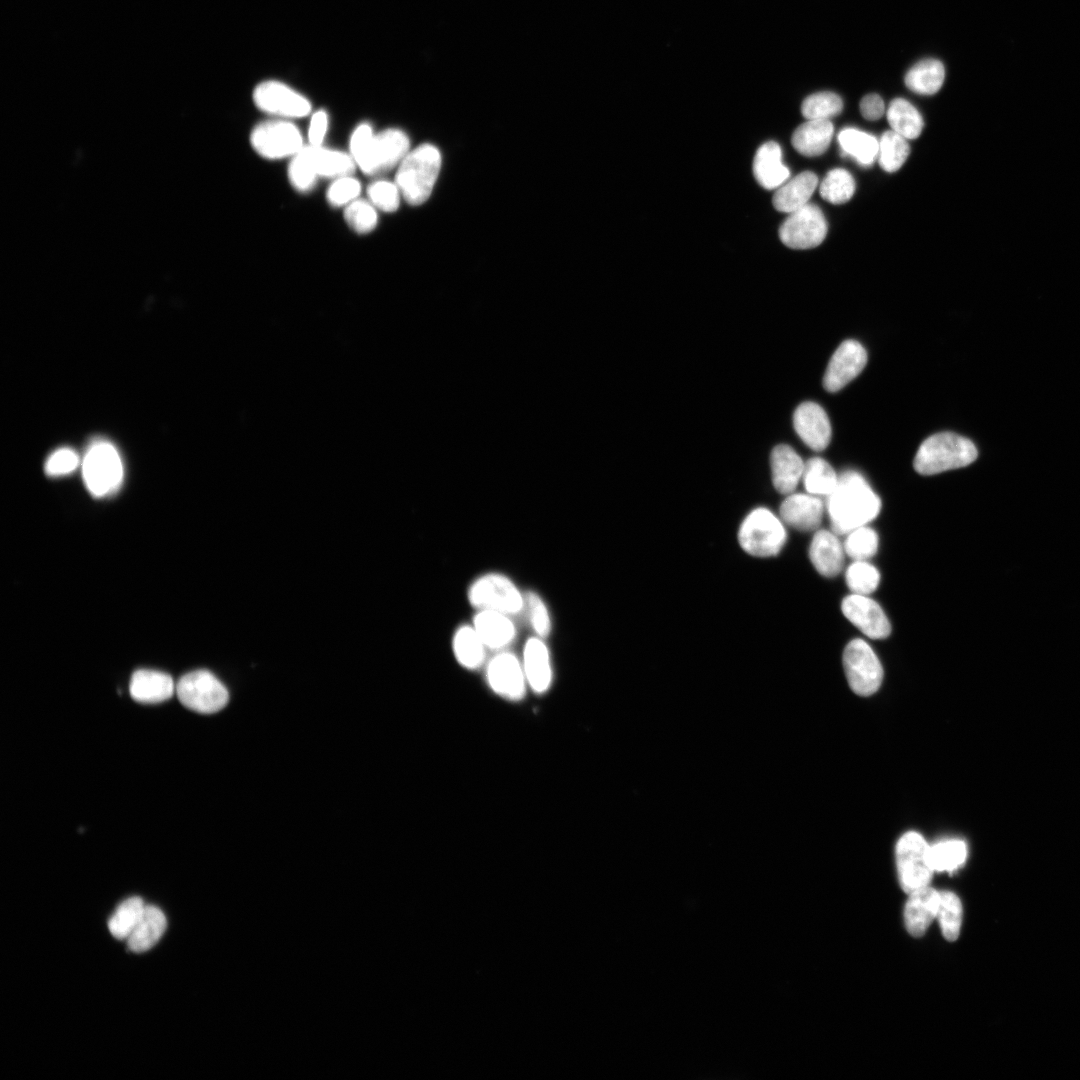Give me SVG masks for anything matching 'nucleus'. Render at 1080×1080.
<instances>
[{
	"mask_svg": "<svg viewBox=\"0 0 1080 1080\" xmlns=\"http://www.w3.org/2000/svg\"><path fill=\"white\" fill-rule=\"evenodd\" d=\"M967 855V845L960 839L942 840L929 846V859L934 872L955 871L965 863Z\"/></svg>",
	"mask_w": 1080,
	"mask_h": 1080,
	"instance_id": "nucleus-35",
	"label": "nucleus"
},
{
	"mask_svg": "<svg viewBox=\"0 0 1080 1080\" xmlns=\"http://www.w3.org/2000/svg\"><path fill=\"white\" fill-rule=\"evenodd\" d=\"M253 100L261 111L282 118H301L311 111L306 97L275 80L258 84L253 92Z\"/></svg>",
	"mask_w": 1080,
	"mask_h": 1080,
	"instance_id": "nucleus-13",
	"label": "nucleus"
},
{
	"mask_svg": "<svg viewBox=\"0 0 1080 1080\" xmlns=\"http://www.w3.org/2000/svg\"><path fill=\"white\" fill-rule=\"evenodd\" d=\"M524 598V609L526 608L533 631L542 639L547 637L551 632V619L545 603L534 592H527Z\"/></svg>",
	"mask_w": 1080,
	"mask_h": 1080,
	"instance_id": "nucleus-46",
	"label": "nucleus"
},
{
	"mask_svg": "<svg viewBox=\"0 0 1080 1080\" xmlns=\"http://www.w3.org/2000/svg\"><path fill=\"white\" fill-rule=\"evenodd\" d=\"M288 177L292 186L300 192H307L314 187L318 177L310 165L304 147L292 157L288 166Z\"/></svg>",
	"mask_w": 1080,
	"mask_h": 1080,
	"instance_id": "nucleus-44",
	"label": "nucleus"
},
{
	"mask_svg": "<svg viewBox=\"0 0 1080 1080\" xmlns=\"http://www.w3.org/2000/svg\"><path fill=\"white\" fill-rule=\"evenodd\" d=\"M860 112L867 120H878L885 112L883 99L877 94H868L860 101Z\"/></svg>",
	"mask_w": 1080,
	"mask_h": 1080,
	"instance_id": "nucleus-50",
	"label": "nucleus"
},
{
	"mask_svg": "<svg viewBox=\"0 0 1080 1080\" xmlns=\"http://www.w3.org/2000/svg\"><path fill=\"white\" fill-rule=\"evenodd\" d=\"M805 462L789 445L780 444L773 448L770 455V467L774 488L783 495L793 493L802 479Z\"/></svg>",
	"mask_w": 1080,
	"mask_h": 1080,
	"instance_id": "nucleus-20",
	"label": "nucleus"
},
{
	"mask_svg": "<svg viewBox=\"0 0 1080 1080\" xmlns=\"http://www.w3.org/2000/svg\"><path fill=\"white\" fill-rule=\"evenodd\" d=\"M945 79L943 63L935 58L916 62L905 74L908 89L920 95H933L942 87Z\"/></svg>",
	"mask_w": 1080,
	"mask_h": 1080,
	"instance_id": "nucleus-30",
	"label": "nucleus"
},
{
	"mask_svg": "<svg viewBox=\"0 0 1080 1080\" xmlns=\"http://www.w3.org/2000/svg\"><path fill=\"white\" fill-rule=\"evenodd\" d=\"M176 693L185 707L203 714L220 711L229 700L226 687L208 670H195L182 676L176 684Z\"/></svg>",
	"mask_w": 1080,
	"mask_h": 1080,
	"instance_id": "nucleus-9",
	"label": "nucleus"
},
{
	"mask_svg": "<svg viewBox=\"0 0 1080 1080\" xmlns=\"http://www.w3.org/2000/svg\"><path fill=\"white\" fill-rule=\"evenodd\" d=\"M440 167L441 155L434 145L422 144L406 154L398 165L395 183L407 203L417 206L429 198Z\"/></svg>",
	"mask_w": 1080,
	"mask_h": 1080,
	"instance_id": "nucleus-4",
	"label": "nucleus"
},
{
	"mask_svg": "<svg viewBox=\"0 0 1080 1080\" xmlns=\"http://www.w3.org/2000/svg\"><path fill=\"white\" fill-rule=\"evenodd\" d=\"M818 184L816 174L804 171L777 188L772 203L777 211L791 213L808 204Z\"/></svg>",
	"mask_w": 1080,
	"mask_h": 1080,
	"instance_id": "nucleus-26",
	"label": "nucleus"
},
{
	"mask_svg": "<svg viewBox=\"0 0 1080 1080\" xmlns=\"http://www.w3.org/2000/svg\"><path fill=\"white\" fill-rule=\"evenodd\" d=\"M129 689L135 701L154 704L171 698L176 686L171 676L166 673L141 669L133 673Z\"/></svg>",
	"mask_w": 1080,
	"mask_h": 1080,
	"instance_id": "nucleus-23",
	"label": "nucleus"
},
{
	"mask_svg": "<svg viewBox=\"0 0 1080 1080\" xmlns=\"http://www.w3.org/2000/svg\"><path fill=\"white\" fill-rule=\"evenodd\" d=\"M843 544L845 553L854 561H867L878 550L877 533L867 525L858 527L848 534Z\"/></svg>",
	"mask_w": 1080,
	"mask_h": 1080,
	"instance_id": "nucleus-41",
	"label": "nucleus"
},
{
	"mask_svg": "<svg viewBox=\"0 0 1080 1080\" xmlns=\"http://www.w3.org/2000/svg\"><path fill=\"white\" fill-rule=\"evenodd\" d=\"M253 149L266 159L293 157L303 147L298 127L287 120H270L256 125L250 134Z\"/></svg>",
	"mask_w": 1080,
	"mask_h": 1080,
	"instance_id": "nucleus-11",
	"label": "nucleus"
},
{
	"mask_svg": "<svg viewBox=\"0 0 1080 1080\" xmlns=\"http://www.w3.org/2000/svg\"><path fill=\"white\" fill-rule=\"evenodd\" d=\"M344 218L357 233L371 232L377 225L378 216L375 206L365 199H355L344 210Z\"/></svg>",
	"mask_w": 1080,
	"mask_h": 1080,
	"instance_id": "nucleus-43",
	"label": "nucleus"
},
{
	"mask_svg": "<svg viewBox=\"0 0 1080 1080\" xmlns=\"http://www.w3.org/2000/svg\"><path fill=\"white\" fill-rule=\"evenodd\" d=\"M409 138L400 129L389 128L374 134L369 123H361L350 137V155L369 176L380 175L398 166L409 152Z\"/></svg>",
	"mask_w": 1080,
	"mask_h": 1080,
	"instance_id": "nucleus-2",
	"label": "nucleus"
},
{
	"mask_svg": "<svg viewBox=\"0 0 1080 1080\" xmlns=\"http://www.w3.org/2000/svg\"><path fill=\"white\" fill-rule=\"evenodd\" d=\"M843 101L841 97L830 91H822L809 95L801 105L802 115L807 120H829L841 113Z\"/></svg>",
	"mask_w": 1080,
	"mask_h": 1080,
	"instance_id": "nucleus-40",
	"label": "nucleus"
},
{
	"mask_svg": "<svg viewBox=\"0 0 1080 1080\" xmlns=\"http://www.w3.org/2000/svg\"><path fill=\"white\" fill-rule=\"evenodd\" d=\"M833 131V124L829 120H807L796 128L791 142L801 155L819 156L828 149Z\"/></svg>",
	"mask_w": 1080,
	"mask_h": 1080,
	"instance_id": "nucleus-28",
	"label": "nucleus"
},
{
	"mask_svg": "<svg viewBox=\"0 0 1080 1080\" xmlns=\"http://www.w3.org/2000/svg\"><path fill=\"white\" fill-rule=\"evenodd\" d=\"M370 202L385 212L397 210L401 192L396 183L387 180H376L367 188Z\"/></svg>",
	"mask_w": 1080,
	"mask_h": 1080,
	"instance_id": "nucleus-45",
	"label": "nucleus"
},
{
	"mask_svg": "<svg viewBox=\"0 0 1080 1080\" xmlns=\"http://www.w3.org/2000/svg\"><path fill=\"white\" fill-rule=\"evenodd\" d=\"M82 472L92 495L100 497L115 491L123 476L122 462L116 448L106 441L92 444L84 457Z\"/></svg>",
	"mask_w": 1080,
	"mask_h": 1080,
	"instance_id": "nucleus-8",
	"label": "nucleus"
},
{
	"mask_svg": "<svg viewBox=\"0 0 1080 1080\" xmlns=\"http://www.w3.org/2000/svg\"><path fill=\"white\" fill-rule=\"evenodd\" d=\"M866 363V350L858 341L842 342L827 365L823 377L824 388L828 392L839 391L861 373Z\"/></svg>",
	"mask_w": 1080,
	"mask_h": 1080,
	"instance_id": "nucleus-14",
	"label": "nucleus"
},
{
	"mask_svg": "<svg viewBox=\"0 0 1080 1080\" xmlns=\"http://www.w3.org/2000/svg\"><path fill=\"white\" fill-rule=\"evenodd\" d=\"M886 116L892 130L906 139H915L922 132L921 114L903 98H895L890 102Z\"/></svg>",
	"mask_w": 1080,
	"mask_h": 1080,
	"instance_id": "nucleus-31",
	"label": "nucleus"
},
{
	"mask_svg": "<svg viewBox=\"0 0 1080 1080\" xmlns=\"http://www.w3.org/2000/svg\"><path fill=\"white\" fill-rule=\"evenodd\" d=\"M843 667L850 688L860 696L874 694L883 680L882 665L870 647L862 639H853L845 647Z\"/></svg>",
	"mask_w": 1080,
	"mask_h": 1080,
	"instance_id": "nucleus-10",
	"label": "nucleus"
},
{
	"mask_svg": "<svg viewBox=\"0 0 1080 1080\" xmlns=\"http://www.w3.org/2000/svg\"><path fill=\"white\" fill-rule=\"evenodd\" d=\"M782 151L778 143L768 141L762 144L753 160V174L759 185L773 190L784 184L790 176L789 169L782 163Z\"/></svg>",
	"mask_w": 1080,
	"mask_h": 1080,
	"instance_id": "nucleus-22",
	"label": "nucleus"
},
{
	"mask_svg": "<svg viewBox=\"0 0 1080 1080\" xmlns=\"http://www.w3.org/2000/svg\"><path fill=\"white\" fill-rule=\"evenodd\" d=\"M485 644L473 626L462 625L453 637V651L458 662L468 669L479 667L485 658Z\"/></svg>",
	"mask_w": 1080,
	"mask_h": 1080,
	"instance_id": "nucleus-32",
	"label": "nucleus"
},
{
	"mask_svg": "<svg viewBox=\"0 0 1080 1080\" xmlns=\"http://www.w3.org/2000/svg\"><path fill=\"white\" fill-rule=\"evenodd\" d=\"M910 152L906 138L893 130L885 132L879 141V164L886 172L897 171Z\"/></svg>",
	"mask_w": 1080,
	"mask_h": 1080,
	"instance_id": "nucleus-38",
	"label": "nucleus"
},
{
	"mask_svg": "<svg viewBox=\"0 0 1080 1080\" xmlns=\"http://www.w3.org/2000/svg\"><path fill=\"white\" fill-rule=\"evenodd\" d=\"M838 141L843 152L854 157L862 166L871 165L879 153L877 139L857 129L842 130L838 135Z\"/></svg>",
	"mask_w": 1080,
	"mask_h": 1080,
	"instance_id": "nucleus-34",
	"label": "nucleus"
},
{
	"mask_svg": "<svg viewBox=\"0 0 1080 1080\" xmlns=\"http://www.w3.org/2000/svg\"><path fill=\"white\" fill-rule=\"evenodd\" d=\"M839 476L832 466L819 457L805 462L802 480L807 493L815 496H828L835 489Z\"/></svg>",
	"mask_w": 1080,
	"mask_h": 1080,
	"instance_id": "nucleus-33",
	"label": "nucleus"
},
{
	"mask_svg": "<svg viewBox=\"0 0 1080 1080\" xmlns=\"http://www.w3.org/2000/svg\"><path fill=\"white\" fill-rule=\"evenodd\" d=\"M824 514V504L815 495L791 493L780 505L779 516L786 526L801 532L819 528Z\"/></svg>",
	"mask_w": 1080,
	"mask_h": 1080,
	"instance_id": "nucleus-17",
	"label": "nucleus"
},
{
	"mask_svg": "<svg viewBox=\"0 0 1080 1080\" xmlns=\"http://www.w3.org/2000/svg\"><path fill=\"white\" fill-rule=\"evenodd\" d=\"M361 184L351 175L339 177L329 186L326 197L333 207L346 206L358 198Z\"/></svg>",
	"mask_w": 1080,
	"mask_h": 1080,
	"instance_id": "nucleus-47",
	"label": "nucleus"
},
{
	"mask_svg": "<svg viewBox=\"0 0 1080 1080\" xmlns=\"http://www.w3.org/2000/svg\"><path fill=\"white\" fill-rule=\"evenodd\" d=\"M166 927L167 919L162 910L154 905H146L137 925L126 939L128 948L137 953L151 949L160 940Z\"/></svg>",
	"mask_w": 1080,
	"mask_h": 1080,
	"instance_id": "nucleus-29",
	"label": "nucleus"
},
{
	"mask_svg": "<svg viewBox=\"0 0 1080 1080\" xmlns=\"http://www.w3.org/2000/svg\"><path fill=\"white\" fill-rule=\"evenodd\" d=\"M844 547L837 534L828 530H818L810 543L809 558L819 574L834 577L840 573L844 564Z\"/></svg>",
	"mask_w": 1080,
	"mask_h": 1080,
	"instance_id": "nucleus-21",
	"label": "nucleus"
},
{
	"mask_svg": "<svg viewBox=\"0 0 1080 1080\" xmlns=\"http://www.w3.org/2000/svg\"><path fill=\"white\" fill-rule=\"evenodd\" d=\"M487 679L491 688L504 697L517 699L524 693L526 676L523 665L511 652H500L491 659Z\"/></svg>",
	"mask_w": 1080,
	"mask_h": 1080,
	"instance_id": "nucleus-18",
	"label": "nucleus"
},
{
	"mask_svg": "<svg viewBox=\"0 0 1080 1080\" xmlns=\"http://www.w3.org/2000/svg\"><path fill=\"white\" fill-rule=\"evenodd\" d=\"M855 181L845 169L836 168L827 173L820 185L821 197L832 204H843L851 199Z\"/></svg>",
	"mask_w": 1080,
	"mask_h": 1080,
	"instance_id": "nucleus-39",
	"label": "nucleus"
},
{
	"mask_svg": "<svg viewBox=\"0 0 1080 1080\" xmlns=\"http://www.w3.org/2000/svg\"><path fill=\"white\" fill-rule=\"evenodd\" d=\"M977 455V448L969 439L955 433L941 432L922 442L913 465L921 475H934L968 466L976 460Z\"/></svg>",
	"mask_w": 1080,
	"mask_h": 1080,
	"instance_id": "nucleus-3",
	"label": "nucleus"
},
{
	"mask_svg": "<svg viewBox=\"0 0 1080 1080\" xmlns=\"http://www.w3.org/2000/svg\"><path fill=\"white\" fill-rule=\"evenodd\" d=\"M963 909L960 899L950 891L940 892V901L936 918L944 938L955 941L960 933Z\"/></svg>",
	"mask_w": 1080,
	"mask_h": 1080,
	"instance_id": "nucleus-37",
	"label": "nucleus"
},
{
	"mask_svg": "<svg viewBox=\"0 0 1080 1080\" xmlns=\"http://www.w3.org/2000/svg\"><path fill=\"white\" fill-rule=\"evenodd\" d=\"M146 904L142 898L133 896L121 902L108 920L112 936L126 940L141 918Z\"/></svg>",
	"mask_w": 1080,
	"mask_h": 1080,
	"instance_id": "nucleus-36",
	"label": "nucleus"
},
{
	"mask_svg": "<svg viewBox=\"0 0 1080 1080\" xmlns=\"http://www.w3.org/2000/svg\"><path fill=\"white\" fill-rule=\"evenodd\" d=\"M929 844L915 831L904 833L896 844V866L901 888L910 893L928 886L934 873L929 859Z\"/></svg>",
	"mask_w": 1080,
	"mask_h": 1080,
	"instance_id": "nucleus-6",
	"label": "nucleus"
},
{
	"mask_svg": "<svg viewBox=\"0 0 1080 1080\" xmlns=\"http://www.w3.org/2000/svg\"><path fill=\"white\" fill-rule=\"evenodd\" d=\"M737 539L747 554L768 558L779 554L787 540L786 525L770 509L757 507L742 520Z\"/></svg>",
	"mask_w": 1080,
	"mask_h": 1080,
	"instance_id": "nucleus-5",
	"label": "nucleus"
},
{
	"mask_svg": "<svg viewBox=\"0 0 1080 1080\" xmlns=\"http://www.w3.org/2000/svg\"><path fill=\"white\" fill-rule=\"evenodd\" d=\"M468 600L478 610L497 611L509 616L524 610L525 598L506 576L489 573L476 579L468 590Z\"/></svg>",
	"mask_w": 1080,
	"mask_h": 1080,
	"instance_id": "nucleus-7",
	"label": "nucleus"
},
{
	"mask_svg": "<svg viewBox=\"0 0 1080 1080\" xmlns=\"http://www.w3.org/2000/svg\"><path fill=\"white\" fill-rule=\"evenodd\" d=\"M826 507L832 531L845 535L875 519L881 509V500L861 474L846 471L827 496Z\"/></svg>",
	"mask_w": 1080,
	"mask_h": 1080,
	"instance_id": "nucleus-1",
	"label": "nucleus"
},
{
	"mask_svg": "<svg viewBox=\"0 0 1080 1080\" xmlns=\"http://www.w3.org/2000/svg\"><path fill=\"white\" fill-rule=\"evenodd\" d=\"M523 669L526 680L536 692H544L551 683L552 670L549 651L540 637L527 639L523 651Z\"/></svg>",
	"mask_w": 1080,
	"mask_h": 1080,
	"instance_id": "nucleus-25",
	"label": "nucleus"
},
{
	"mask_svg": "<svg viewBox=\"0 0 1080 1080\" xmlns=\"http://www.w3.org/2000/svg\"><path fill=\"white\" fill-rule=\"evenodd\" d=\"M79 465L78 455L69 448H61L50 455L45 463L49 476H61L74 471Z\"/></svg>",
	"mask_w": 1080,
	"mask_h": 1080,
	"instance_id": "nucleus-48",
	"label": "nucleus"
},
{
	"mask_svg": "<svg viewBox=\"0 0 1080 1080\" xmlns=\"http://www.w3.org/2000/svg\"><path fill=\"white\" fill-rule=\"evenodd\" d=\"M793 426L801 440L812 450H824L831 439V425L825 410L817 403H801L794 411Z\"/></svg>",
	"mask_w": 1080,
	"mask_h": 1080,
	"instance_id": "nucleus-16",
	"label": "nucleus"
},
{
	"mask_svg": "<svg viewBox=\"0 0 1080 1080\" xmlns=\"http://www.w3.org/2000/svg\"><path fill=\"white\" fill-rule=\"evenodd\" d=\"M473 627L485 646L493 650L507 647L516 636L510 616L497 611L479 610L474 617Z\"/></svg>",
	"mask_w": 1080,
	"mask_h": 1080,
	"instance_id": "nucleus-24",
	"label": "nucleus"
},
{
	"mask_svg": "<svg viewBox=\"0 0 1080 1080\" xmlns=\"http://www.w3.org/2000/svg\"><path fill=\"white\" fill-rule=\"evenodd\" d=\"M844 616L871 639H885L891 633L890 622L881 606L868 595L846 596L841 603Z\"/></svg>",
	"mask_w": 1080,
	"mask_h": 1080,
	"instance_id": "nucleus-15",
	"label": "nucleus"
},
{
	"mask_svg": "<svg viewBox=\"0 0 1080 1080\" xmlns=\"http://www.w3.org/2000/svg\"><path fill=\"white\" fill-rule=\"evenodd\" d=\"M827 234V222L821 209L806 204L791 212L779 228L781 242L792 249H809L820 245Z\"/></svg>",
	"mask_w": 1080,
	"mask_h": 1080,
	"instance_id": "nucleus-12",
	"label": "nucleus"
},
{
	"mask_svg": "<svg viewBox=\"0 0 1080 1080\" xmlns=\"http://www.w3.org/2000/svg\"><path fill=\"white\" fill-rule=\"evenodd\" d=\"M328 127V115L324 110L316 111L310 120L308 128L309 145L322 146Z\"/></svg>",
	"mask_w": 1080,
	"mask_h": 1080,
	"instance_id": "nucleus-49",
	"label": "nucleus"
},
{
	"mask_svg": "<svg viewBox=\"0 0 1080 1080\" xmlns=\"http://www.w3.org/2000/svg\"><path fill=\"white\" fill-rule=\"evenodd\" d=\"M304 151L317 177L337 179L351 175L356 163L350 154L323 146H304Z\"/></svg>",
	"mask_w": 1080,
	"mask_h": 1080,
	"instance_id": "nucleus-27",
	"label": "nucleus"
},
{
	"mask_svg": "<svg viewBox=\"0 0 1080 1080\" xmlns=\"http://www.w3.org/2000/svg\"><path fill=\"white\" fill-rule=\"evenodd\" d=\"M940 892L928 886L909 893L905 904L904 919L908 932L921 937L937 916Z\"/></svg>",
	"mask_w": 1080,
	"mask_h": 1080,
	"instance_id": "nucleus-19",
	"label": "nucleus"
},
{
	"mask_svg": "<svg viewBox=\"0 0 1080 1080\" xmlns=\"http://www.w3.org/2000/svg\"><path fill=\"white\" fill-rule=\"evenodd\" d=\"M845 579L851 592L869 595L877 589L880 582V573L867 561H854L847 568Z\"/></svg>",
	"mask_w": 1080,
	"mask_h": 1080,
	"instance_id": "nucleus-42",
	"label": "nucleus"
}]
</instances>
